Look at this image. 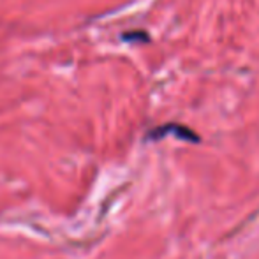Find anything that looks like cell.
Here are the masks:
<instances>
[{
    "label": "cell",
    "mask_w": 259,
    "mask_h": 259,
    "mask_svg": "<svg viewBox=\"0 0 259 259\" xmlns=\"http://www.w3.org/2000/svg\"><path fill=\"white\" fill-rule=\"evenodd\" d=\"M175 136L178 140L191 141V143H199V136L196 133H192L189 127L178 125V123H166V125L155 127L150 134H148V140H162L166 136Z\"/></svg>",
    "instance_id": "1"
},
{
    "label": "cell",
    "mask_w": 259,
    "mask_h": 259,
    "mask_svg": "<svg viewBox=\"0 0 259 259\" xmlns=\"http://www.w3.org/2000/svg\"><path fill=\"white\" fill-rule=\"evenodd\" d=\"M123 41H148V34L143 30H134V32H127L122 35Z\"/></svg>",
    "instance_id": "2"
}]
</instances>
